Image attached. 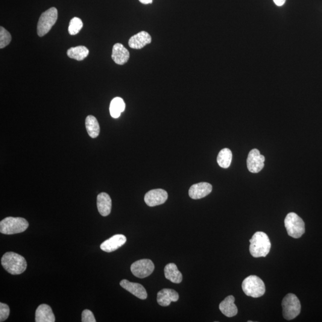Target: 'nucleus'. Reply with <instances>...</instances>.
I'll use <instances>...</instances> for the list:
<instances>
[{"mask_svg": "<svg viewBox=\"0 0 322 322\" xmlns=\"http://www.w3.org/2000/svg\"><path fill=\"white\" fill-rule=\"evenodd\" d=\"M285 226L288 235L295 239L301 238L305 233V223L300 216L290 213L285 219Z\"/></svg>", "mask_w": 322, "mask_h": 322, "instance_id": "39448f33", "label": "nucleus"}, {"mask_svg": "<svg viewBox=\"0 0 322 322\" xmlns=\"http://www.w3.org/2000/svg\"><path fill=\"white\" fill-rule=\"evenodd\" d=\"M97 206L99 213L104 216L109 215L112 209V200L107 193L102 192L97 198Z\"/></svg>", "mask_w": 322, "mask_h": 322, "instance_id": "f3484780", "label": "nucleus"}, {"mask_svg": "<svg viewBox=\"0 0 322 322\" xmlns=\"http://www.w3.org/2000/svg\"><path fill=\"white\" fill-rule=\"evenodd\" d=\"M10 315V308L6 304L0 303V322H4Z\"/></svg>", "mask_w": 322, "mask_h": 322, "instance_id": "bb28decb", "label": "nucleus"}, {"mask_svg": "<svg viewBox=\"0 0 322 322\" xmlns=\"http://www.w3.org/2000/svg\"><path fill=\"white\" fill-rule=\"evenodd\" d=\"M232 161V153L229 149L224 148L219 152L217 157V163L220 167L229 168Z\"/></svg>", "mask_w": 322, "mask_h": 322, "instance_id": "b1692460", "label": "nucleus"}, {"mask_svg": "<svg viewBox=\"0 0 322 322\" xmlns=\"http://www.w3.org/2000/svg\"><path fill=\"white\" fill-rule=\"evenodd\" d=\"M282 306L283 318L286 320L291 321L297 318L301 312V304L296 295L288 294L284 297Z\"/></svg>", "mask_w": 322, "mask_h": 322, "instance_id": "0eeeda50", "label": "nucleus"}, {"mask_svg": "<svg viewBox=\"0 0 322 322\" xmlns=\"http://www.w3.org/2000/svg\"><path fill=\"white\" fill-rule=\"evenodd\" d=\"M152 42V37L148 32L141 31L131 37L128 45L133 49H141Z\"/></svg>", "mask_w": 322, "mask_h": 322, "instance_id": "2eb2a0df", "label": "nucleus"}, {"mask_svg": "<svg viewBox=\"0 0 322 322\" xmlns=\"http://www.w3.org/2000/svg\"><path fill=\"white\" fill-rule=\"evenodd\" d=\"M164 274L166 279L172 283H180L183 280L182 274L178 270L177 266L174 263H169L165 266Z\"/></svg>", "mask_w": 322, "mask_h": 322, "instance_id": "aec40b11", "label": "nucleus"}, {"mask_svg": "<svg viewBox=\"0 0 322 322\" xmlns=\"http://www.w3.org/2000/svg\"><path fill=\"white\" fill-rule=\"evenodd\" d=\"M29 223L25 218L8 216L0 222V232L4 235H14L25 232Z\"/></svg>", "mask_w": 322, "mask_h": 322, "instance_id": "7ed1b4c3", "label": "nucleus"}, {"mask_svg": "<svg viewBox=\"0 0 322 322\" xmlns=\"http://www.w3.org/2000/svg\"><path fill=\"white\" fill-rule=\"evenodd\" d=\"M1 265L5 270L13 275L23 273L27 268L25 258L13 252H8L3 255Z\"/></svg>", "mask_w": 322, "mask_h": 322, "instance_id": "f257e3e1", "label": "nucleus"}, {"mask_svg": "<svg viewBox=\"0 0 322 322\" xmlns=\"http://www.w3.org/2000/svg\"><path fill=\"white\" fill-rule=\"evenodd\" d=\"M130 58V52L122 44L116 43L112 49V58L116 64L123 65Z\"/></svg>", "mask_w": 322, "mask_h": 322, "instance_id": "dca6fc26", "label": "nucleus"}, {"mask_svg": "<svg viewBox=\"0 0 322 322\" xmlns=\"http://www.w3.org/2000/svg\"><path fill=\"white\" fill-rule=\"evenodd\" d=\"M168 199V193L161 189L150 190L145 196V202L149 207H155L164 204Z\"/></svg>", "mask_w": 322, "mask_h": 322, "instance_id": "9d476101", "label": "nucleus"}, {"mask_svg": "<svg viewBox=\"0 0 322 322\" xmlns=\"http://www.w3.org/2000/svg\"><path fill=\"white\" fill-rule=\"evenodd\" d=\"M89 49L86 47L82 46L70 48L67 52L69 57L78 61L84 60L89 55Z\"/></svg>", "mask_w": 322, "mask_h": 322, "instance_id": "5701e85b", "label": "nucleus"}, {"mask_svg": "<svg viewBox=\"0 0 322 322\" xmlns=\"http://www.w3.org/2000/svg\"><path fill=\"white\" fill-rule=\"evenodd\" d=\"M250 252L255 258L265 257L270 251L271 244L267 234L257 232L250 240Z\"/></svg>", "mask_w": 322, "mask_h": 322, "instance_id": "f03ea898", "label": "nucleus"}, {"mask_svg": "<svg viewBox=\"0 0 322 322\" xmlns=\"http://www.w3.org/2000/svg\"><path fill=\"white\" fill-rule=\"evenodd\" d=\"M120 285L140 299L146 300L148 298L146 290L139 283L131 282L130 281L124 279L120 282Z\"/></svg>", "mask_w": 322, "mask_h": 322, "instance_id": "ddd939ff", "label": "nucleus"}, {"mask_svg": "<svg viewBox=\"0 0 322 322\" xmlns=\"http://www.w3.org/2000/svg\"><path fill=\"white\" fill-rule=\"evenodd\" d=\"M139 1L142 4H148L152 3L153 0H139Z\"/></svg>", "mask_w": 322, "mask_h": 322, "instance_id": "c756f323", "label": "nucleus"}, {"mask_svg": "<svg viewBox=\"0 0 322 322\" xmlns=\"http://www.w3.org/2000/svg\"><path fill=\"white\" fill-rule=\"evenodd\" d=\"M11 36L6 29L1 26L0 27V48L3 49L9 45Z\"/></svg>", "mask_w": 322, "mask_h": 322, "instance_id": "a878e982", "label": "nucleus"}, {"mask_svg": "<svg viewBox=\"0 0 322 322\" xmlns=\"http://www.w3.org/2000/svg\"><path fill=\"white\" fill-rule=\"evenodd\" d=\"M86 127L88 134L92 138L95 139L99 136L100 133V126L95 116L89 115L87 117Z\"/></svg>", "mask_w": 322, "mask_h": 322, "instance_id": "412c9836", "label": "nucleus"}, {"mask_svg": "<svg viewBox=\"0 0 322 322\" xmlns=\"http://www.w3.org/2000/svg\"><path fill=\"white\" fill-rule=\"evenodd\" d=\"M155 269L154 263L149 259H142L134 262L131 266V271L134 276L145 278L150 276Z\"/></svg>", "mask_w": 322, "mask_h": 322, "instance_id": "6e6552de", "label": "nucleus"}, {"mask_svg": "<svg viewBox=\"0 0 322 322\" xmlns=\"http://www.w3.org/2000/svg\"><path fill=\"white\" fill-rule=\"evenodd\" d=\"M265 157L260 154L258 149H254L250 152L247 158V168L253 173H258L265 166Z\"/></svg>", "mask_w": 322, "mask_h": 322, "instance_id": "1a4fd4ad", "label": "nucleus"}, {"mask_svg": "<svg viewBox=\"0 0 322 322\" xmlns=\"http://www.w3.org/2000/svg\"><path fill=\"white\" fill-rule=\"evenodd\" d=\"M83 27V23L81 19L75 17L70 21L68 31L71 36H75L79 33L81 29Z\"/></svg>", "mask_w": 322, "mask_h": 322, "instance_id": "393cba45", "label": "nucleus"}, {"mask_svg": "<svg viewBox=\"0 0 322 322\" xmlns=\"http://www.w3.org/2000/svg\"><path fill=\"white\" fill-rule=\"evenodd\" d=\"M127 242V238L123 235H115L105 241L101 245L102 251L112 253L121 247Z\"/></svg>", "mask_w": 322, "mask_h": 322, "instance_id": "f8f14e48", "label": "nucleus"}, {"mask_svg": "<svg viewBox=\"0 0 322 322\" xmlns=\"http://www.w3.org/2000/svg\"><path fill=\"white\" fill-rule=\"evenodd\" d=\"M212 184L206 182L193 184L189 190V197L193 200H200L209 195L212 192Z\"/></svg>", "mask_w": 322, "mask_h": 322, "instance_id": "9b49d317", "label": "nucleus"}, {"mask_svg": "<svg viewBox=\"0 0 322 322\" xmlns=\"http://www.w3.org/2000/svg\"><path fill=\"white\" fill-rule=\"evenodd\" d=\"M235 297L229 295L219 304V309L222 314L228 318H232L238 314V310L235 304Z\"/></svg>", "mask_w": 322, "mask_h": 322, "instance_id": "a211bd4d", "label": "nucleus"}, {"mask_svg": "<svg viewBox=\"0 0 322 322\" xmlns=\"http://www.w3.org/2000/svg\"><path fill=\"white\" fill-rule=\"evenodd\" d=\"M55 316L51 307L42 304L38 307L36 312V322H54Z\"/></svg>", "mask_w": 322, "mask_h": 322, "instance_id": "6ab92c4d", "label": "nucleus"}, {"mask_svg": "<svg viewBox=\"0 0 322 322\" xmlns=\"http://www.w3.org/2000/svg\"><path fill=\"white\" fill-rule=\"evenodd\" d=\"M178 299L179 295L173 289H163L157 294L158 303L161 306H168L171 302H176Z\"/></svg>", "mask_w": 322, "mask_h": 322, "instance_id": "4468645a", "label": "nucleus"}, {"mask_svg": "<svg viewBox=\"0 0 322 322\" xmlns=\"http://www.w3.org/2000/svg\"><path fill=\"white\" fill-rule=\"evenodd\" d=\"M57 10L52 7L41 15L37 25V34L40 37L45 36L51 30L57 20Z\"/></svg>", "mask_w": 322, "mask_h": 322, "instance_id": "423d86ee", "label": "nucleus"}, {"mask_svg": "<svg viewBox=\"0 0 322 322\" xmlns=\"http://www.w3.org/2000/svg\"><path fill=\"white\" fill-rule=\"evenodd\" d=\"M82 322H96L93 313L89 310H85L82 313Z\"/></svg>", "mask_w": 322, "mask_h": 322, "instance_id": "cd10ccee", "label": "nucleus"}, {"mask_svg": "<svg viewBox=\"0 0 322 322\" xmlns=\"http://www.w3.org/2000/svg\"><path fill=\"white\" fill-rule=\"evenodd\" d=\"M275 4L277 5V6H282V5L285 4L286 0H273Z\"/></svg>", "mask_w": 322, "mask_h": 322, "instance_id": "c85d7f7f", "label": "nucleus"}, {"mask_svg": "<svg viewBox=\"0 0 322 322\" xmlns=\"http://www.w3.org/2000/svg\"><path fill=\"white\" fill-rule=\"evenodd\" d=\"M243 291L247 296L259 298L265 294L266 286L263 281L259 277L251 275L243 281Z\"/></svg>", "mask_w": 322, "mask_h": 322, "instance_id": "20e7f679", "label": "nucleus"}, {"mask_svg": "<svg viewBox=\"0 0 322 322\" xmlns=\"http://www.w3.org/2000/svg\"><path fill=\"white\" fill-rule=\"evenodd\" d=\"M125 109V104L121 98H114L110 102L109 110L110 115L113 118H118Z\"/></svg>", "mask_w": 322, "mask_h": 322, "instance_id": "4be33fe9", "label": "nucleus"}]
</instances>
